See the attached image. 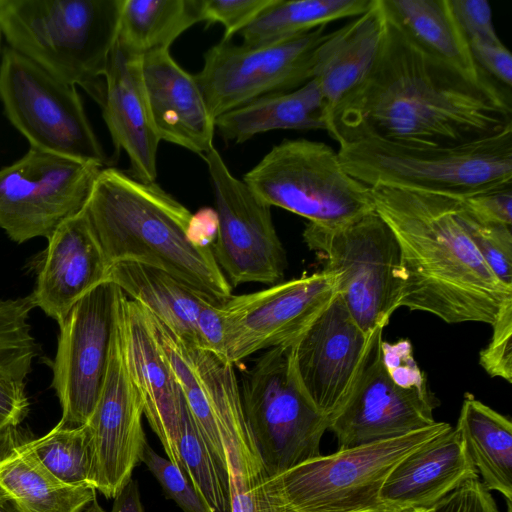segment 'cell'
<instances>
[{
	"label": "cell",
	"mask_w": 512,
	"mask_h": 512,
	"mask_svg": "<svg viewBox=\"0 0 512 512\" xmlns=\"http://www.w3.org/2000/svg\"><path fill=\"white\" fill-rule=\"evenodd\" d=\"M202 158L215 199L217 229L210 246L216 263L231 287L276 284L287 261L271 207L231 173L214 146Z\"/></svg>",
	"instance_id": "4fadbf2b"
},
{
	"label": "cell",
	"mask_w": 512,
	"mask_h": 512,
	"mask_svg": "<svg viewBox=\"0 0 512 512\" xmlns=\"http://www.w3.org/2000/svg\"><path fill=\"white\" fill-rule=\"evenodd\" d=\"M381 333L383 330L366 334L337 294L292 344L299 383L314 407L329 420L350 397Z\"/></svg>",
	"instance_id": "e0dca14e"
},
{
	"label": "cell",
	"mask_w": 512,
	"mask_h": 512,
	"mask_svg": "<svg viewBox=\"0 0 512 512\" xmlns=\"http://www.w3.org/2000/svg\"><path fill=\"white\" fill-rule=\"evenodd\" d=\"M458 199L460 222L476 249L496 278L512 287V227L480 220Z\"/></svg>",
	"instance_id": "d590c367"
},
{
	"label": "cell",
	"mask_w": 512,
	"mask_h": 512,
	"mask_svg": "<svg viewBox=\"0 0 512 512\" xmlns=\"http://www.w3.org/2000/svg\"><path fill=\"white\" fill-rule=\"evenodd\" d=\"M433 512H500L491 491L479 478L466 481L445 496Z\"/></svg>",
	"instance_id": "ee69618b"
},
{
	"label": "cell",
	"mask_w": 512,
	"mask_h": 512,
	"mask_svg": "<svg viewBox=\"0 0 512 512\" xmlns=\"http://www.w3.org/2000/svg\"><path fill=\"white\" fill-rule=\"evenodd\" d=\"M469 48L478 67L503 87H512V55L499 41L468 40Z\"/></svg>",
	"instance_id": "7bdbcfd3"
},
{
	"label": "cell",
	"mask_w": 512,
	"mask_h": 512,
	"mask_svg": "<svg viewBox=\"0 0 512 512\" xmlns=\"http://www.w3.org/2000/svg\"><path fill=\"white\" fill-rule=\"evenodd\" d=\"M102 169L30 147L0 169V228L17 243L48 239L84 210Z\"/></svg>",
	"instance_id": "7c38bea8"
},
{
	"label": "cell",
	"mask_w": 512,
	"mask_h": 512,
	"mask_svg": "<svg viewBox=\"0 0 512 512\" xmlns=\"http://www.w3.org/2000/svg\"><path fill=\"white\" fill-rule=\"evenodd\" d=\"M177 447L183 473L212 512H232L229 478L198 434L184 399Z\"/></svg>",
	"instance_id": "d6a6232c"
},
{
	"label": "cell",
	"mask_w": 512,
	"mask_h": 512,
	"mask_svg": "<svg viewBox=\"0 0 512 512\" xmlns=\"http://www.w3.org/2000/svg\"><path fill=\"white\" fill-rule=\"evenodd\" d=\"M379 334L369 360L350 397L329 420L339 449L397 438L436 421L438 403L427 387L397 384L383 364Z\"/></svg>",
	"instance_id": "ac0fdd59"
},
{
	"label": "cell",
	"mask_w": 512,
	"mask_h": 512,
	"mask_svg": "<svg viewBox=\"0 0 512 512\" xmlns=\"http://www.w3.org/2000/svg\"><path fill=\"white\" fill-rule=\"evenodd\" d=\"M141 76L159 140L203 157L214 146L216 128L195 75L162 50L142 56Z\"/></svg>",
	"instance_id": "7402d4cb"
},
{
	"label": "cell",
	"mask_w": 512,
	"mask_h": 512,
	"mask_svg": "<svg viewBox=\"0 0 512 512\" xmlns=\"http://www.w3.org/2000/svg\"><path fill=\"white\" fill-rule=\"evenodd\" d=\"M0 512H24L17 502L0 488Z\"/></svg>",
	"instance_id": "7dc6e473"
},
{
	"label": "cell",
	"mask_w": 512,
	"mask_h": 512,
	"mask_svg": "<svg viewBox=\"0 0 512 512\" xmlns=\"http://www.w3.org/2000/svg\"><path fill=\"white\" fill-rule=\"evenodd\" d=\"M383 364L390 377L404 387H427L425 375L418 367L408 340L396 343L380 341Z\"/></svg>",
	"instance_id": "60d3db41"
},
{
	"label": "cell",
	"mask_w": 512,
	"mask_h": 512,
	"mask_svg": "<svg viewBox=\"0 0 512 512\" xmlns=\"http://www.w3.org/2000/svg\"><path fill=\"white\" fill-rule=\"evenodd\" d=\"M274 0H202V22L220 23L224 28L222 40H231L240 33Z\"/></svg>",
	"instance_id": "f35d334b"
},
{
	"label": "cell",
	"mask_w": 512,
	"mask_h": 512,
	"mask_svg": "<svg viewBox=\"0 0 512 512\" xmlns=\"http://www.w3.org/2000/svg\"><path fill=\"white\" fill-rule=\"evenodd\" d=\"M0 101L31 148L102 168L108 165L76 86L9 47L1 57Z\"/></svg>",
	"instance_id": "30bf717a"
},
{
	"label": "cell",
	"mask_w": 512,
	"mask_h": 512,
	"mask_svg": "<svg viewBox=\"0 0 512 512\" xmlns=\"http://www.w3.org/2000/svg\"><path fill=\"white\" fill-rule=\"evenodd\" d=\"M433 508H429V509H424V508L409 509V510H405V511H402V512H433Z\"/></svg>",
	"instance_id": "681fc988"
},
{
	"label": "cell",
	"mask_w": 512,
	"mask_h": 512,
	"mask_svg": "<svg viewBox=\"0 0 512 512\" xmlns=\"http://www.w3.org/2000/svg\"><path fill=\"white\" fill-rule=\"evenodd\" d=\"M382 2L400 27L429 53L481 84L500 85L486 75L474 61L449 0Z\"/></svg>",
	"instance_id": "83f0119b"
},
{
	"label": "cell",
	"mask_w": 512,
	"mask_h": 512,
	"mask_svg": "<svg viewBox=\"0 0 512 512\" xmlns=\"http://www.w3.org/2000/svg\"><path fill=\"white\" fill-rule=\"evenodd\" d=\"M107 280L185 342L226 361L222 303L159 269L139 263L113 264Z\"/></svg>",
	"instance_id": "d6986e66"
},
{
	"label": "cell",
	"mask_w": 512,
	"mask_h": 512,
	"mask_svg": "<svg viewBox=\"0 0 512 512\" xmlns=\"http://www.w3.org/2000/svg\"><path fill=\"white\" fill-rule=\"evenodd\" d=\"M243 182L270 207L323 227L347 224L374 210L370 188L341 165L329 145L285 139L244 176Z\"/></svg>",
	"instance_id": "52a82bcc"
},
{
	"label": "cell",
	"mask_w": 512,
	"mask_h": 512,
	"mask_svg": "<svg viewBox=\"0 0 512 512\" xmlns=\"http://www.w3.org/2000/svg\"><path fill=\"white\" fill-rule=\"evenodd\" d=\"M101 393L86 422L91 447L90 484L114 499L132 479L148 443L142 425L143 404L131 379L124 351L121 303Z\"/></svg>",
	"instance_id": "2e32d148"
},
{
	"label": "cell",
	"mask_w": 512,
	"mask_h": 512,
	"mask_svg": "<svg viewBox=\"0 0 512 512\" xmlns=\"http://www.w3.org/2000/svg\"><path fill=\"white\" fill-rule=\"evenodd\" d=\"M141 462L157 479L166 498L173 500L183 512H212L183 471L156 453L148 443L143 449Z\"/></svg>",
	"instance_id": "8d00e7d4"
},
{
	"label": "cell",
	"mask_w": 512,
	"mask_h": 512,
	"mask_svg": "<svg viewBox=\"0 0 512 512\" xmlns=\"http://www.w3.org/2000/svg\"><path fill=\"white\" fill-rule=\"evenodd\" d=\"M384 11L371 71L326 121L339 145L364 139L460 145L512 128L510 89L481 84L443 62Z\"/></svg>",
	"instance_id": "6da1fadb"
},
{
	"label": "cell",
	"mask_w": 512,
	"mask_h": 512,
	"mask_svg": "<svg viewBox=\"0 0 512 512\" xmlns=\"http://www.w3.org/2000/svg\"><path fill=\"white\" fill-rule=\"evenodd\" d=\"M37 459L56 478L68 485H91V447L86 425L59 423L40 438L27 441ZM92 486V485H91Z\"/></svg>",
	"instance_id": "836d02e7"
},
{
	"label": "cell",
	"mask_w": 512,
	"mask_h": 512,
	"mask_svg": "<svg viewBox=\"0 0 512 512\" xmlns=\"http://www.w3.org/2000/svg\"><path fill=\"white\" fill-rule=\"evenodd\" d=\"M110 512H145L138 481L131 479L114 498Z\"/></svg>",
	"instance_id": "bcb514c9"
},
{
	"label": "cell",
	"mask_w": 512,
	"mask_h": 512,
	"mask_svg": "<svg viewBox=\"0 0 512 512\" xmlns=\"http://www.w3.org/2000/svg\"><path fill=\"white\" fill-rule=\"evenodd\" d=\"M506 503H507V511L506 512H512V502L506 501Z\"/></svg>",
	"instance_id": "f907efd6"
},
{
	"label": "cell",
	"mask_w": 512,
	"mask_h": 512,
	"mask_svg": "<svg viewBox=\"0 0 512 512\" xmlns=\"http://www.w3.org/2000/svg\"><path fill=\"white\" fill-rule=\"evenodd\" d=\"M0 449V488L24 512H78L96 497L91 485H68L37 459L27 441L6 440Z\"/></svg>",
	"instance_id": "4316f807"
},
{
	"label": "cell",
	"mask_w": 512,
	"mask_h": 512,
	"mask_svg": "<svg viewBox=\"0 0 512 512\" xmlns=\"http://www.w3.org/2000/svg\"><path fill=\"white\" fill-rule=\"evenodd\" d=\"M490 342L480 352L479 363L490 377L512 381V299L500 307Z\"/></svg>",
	"instance_id": "74e56055"
},
{
	"label": "cell",
	"mask_w": 512,
	"mask_h": 512,
	"mask_svg": "<svg viewBox=\"0 0 512 512\" xmlns=\"http://www.w3.org/2000/svg\"><path fill=\"white\" fill-rule=\"evenodd\" d=\"M85 211L110 268L134 262L159 269L218 303L232 296L211 246L194 240L192 213L155 182L103 168Z\"/></svg>",
	"instance_id": "3957f363"
},
{
	"label": "cell",
	"mask_w": 512,
	"mask_h": 512,
	"mask_svg": "<svg viewBox=\"0 0 512 512\" xmlns=\"http://www.w3.org/2000/svg\"><path fill=\"white\" fill-rule=\"evenodd\" d=\"M374 210L400 252L399 307L448 324H492L512 287L491 272L458 216L457 196L407 188L370 187Z\"/></svg>",
	"instance_id": "7a4b0ae2"
},
{
	"label": "cell",
	"mask_w": 512,
	"mask_h": 512,
	"mask_svg": "<svg viewBox=\"0 0 512 512\" xmlns=\"http://www.w3.org/2000/svg\"><path fill=\"white\" fill-rule=\"evenodd\" d=\"M202 0H124L117 43L128 53L169 50L187 29L202 22Z\"/></svg>",
	"instance_id": "f546056e"
},
{
	"label": "cell",
	"mask_w": 512,
	"mask_h": 512,
	"mask_svg": "<svg viewBox=\"0 0 512 512\" xmlns=\"http://www.w3.org/2000/svg\"><path fill=\"white\" fill-rule=\"evenodd\" d=\"M141 58L116 41L105 73L103 119L117 151L124 150L130 175L153 183L160 140L152 124L141 76Z\"/></svg>",
	"instance_id": "603a6c76"
},
{
	"label": "cell",
	"mask_w": 512,
	"mask_h": 512,
	"mask_svg": "<svg viewBox=\"0 0 512 512\" xmlns=\"http://www.w3.org/2000/svg\"><path fill=\"white\" fill-rule=\"evenodd\" d=\"M374 0H274L239 34L244 45L262 46L288 40L332 21L355 18Z\"/></svg>",
	"instance_id": "4dcf8cb0"
},
{
	"label": "cell",
	"mask_w": 512,
	"mask_h": 512,
	"mask_svg": "<svg viewBox=\"0 0 512 512\" xmlns=\"http://www.w3.org/2000/svg\"><path fill=\"white\" fill-rule=\"evenodd\" d=\"M215 128L224 140L237 144L272 130H325L323 98L312 79L292 91L260 97L219 116Z\"/></svg>",
	"instance_id": "484cf974"
},
{
	"label": "cell",
	"mask_w": 512,
	"mask_h": 512,
	"mask_svg": "<svg viewBox=\"0 0 512 512\" xmlns=\"http://www.w3.org/2000/svg\"><path fill=\"white\" fill-rule=\"evenodd\" d=\"M303 240L334 272L338 295L358 326L366 334L384 330L400 308V252L377 212L337 227L308 222Z\"/></svg>",
	"instance_id": "ba28073f"
},
{
	"label": "cell",
	"mask_w": 512,
	"mask_h": 512,
	"mask_svg": "<svg viewBox=\"0 0 512 512\" xmlns=\"http://www.w3.org/2000/svg\"><path fill=\"white\" fill-rule=\"evenodd\" d=\"M385 24L382 0L339 29L326 33L315 53L312 79L325 107V121L367 77L378 56Z\"/></svg>",
	"instance_id": "d4e9b609"
},
{
	"label": "cell",
	"mask_w": 512,
	"mask_h": 512,
	"mask_svg": "<svg viewBox=\"0 0 512 512\" xmlns=\"http://www.w3.org/2000/svg\"><path fill=\"white\" fill-rule=\"evenodd\" d=\"M326 26L262 46L221 40L204 54L195 75L212 118L260 97L292 91L313 76L315 53Z\"/></svg>",
	"instance_id": "8fae6325"
},
{
	"label": "cell",
	"mask_w": 512,
	"mask_h": 512,
	"mask_svg": "<svg viewBox=\"0 0 512 512\" xmlns=\"http://www.w3.org/2000/svg\"><path fill=\"white\" fill-rule=\"evenodd\" d=\"M337 294L334 272L323 269L232 295L220 306L226 361L235 366L260 350L292 345Z\"/></svg>",
	"instance_id": "5bb4252c"
},
{
	"label": "cell",
	"mask_w": 512,
	"mask_h": 512,
	"mask_svg": "<svg viewBox=\"0 0 512 512\" xmlns=\"http://www.w3.org/2000/svg\"><path fill=\"white\" fill-rule=\"evenodd\" d=\"M154 335L175 376L188 412L216 464L229 478L225 450L203 384L195 369L189 344L144 309Z\"/></svg>",
	"instance_id": "1f68e13d"
},
{
	"label": "cell",
	"mask_w": 512,
	"mask_h": 512,
	"mask_svg": "<svg viewBox=\"0 0 512 512\" xmlns=\"http://www.w3.org/2000/svg\"><path fill=\"white\" fill-rule=\"evenodd\" d=\"M108 271L84 208L48 238L32 293L35 307L60 325L83 296L107 280Z\"/></svg>",
	"instance_id": "44dd1931"
},
{
	"label": "cell",
	"mask_w": 512,
	"mask_h": 512,
	"mask_svg": "<svg viewBox=\"0 0 512 512\" xmlns=\"http://www.w3.org/2000/svg\"><path fill=\"white\" fill-rule=\"evenodd\" d=\"M121 319L126 363L141 398L144 416L168 459L181 469L177 447L183 408L180 388L144 308L125 294Z\"/></svg>",
	"instance_id": "ffe728a7"
},
{
	"label": "cell",
	"mask_w": 512,
	"mask_h": 512,
	"mask_svg": "<svg viewBox=\"0 0 512 512\" xmlns=\"http://www.w3.org/2000/svg\"><path fill=\"white\" fill-rule=\"evenodd\" d=\"M292 345L267 349L243 375V413L269 477L321 455L329 419L303 391Z\"/></svg>",
	"instance_id": "9c48e42d"
},
{
	"label": "cell",
	"mask_w": 512,
	"mask_h": 512,
	"mask_svg": "<svg viewBox=\"0 0 512 512\" xmlns=\"http://www.w3.org/2000/svg\"><path fill=\"white\" fill-rule=\"evenodd\" d=\"M459 198L480 220L512 227V185L487 189Z\"/></svg>",
	"instance_id": "ab89813d"
},
{
	"label": "cell",
	"mask_w": 512,
	"mask_h": 512,
	"mask_svg": "<svg viewBox=\"0 0 512 512\" xmlns=\"http://www.w3.org/2000/svg\"><path fill=\"white\" fill-rule=\"evenodd\" d=\"M452 12L467 41H499L489 2L486 0H449Z\"/></svg>",
	"instance_id": "b9f144b4"
},
{
	"label": "cell",
	"mask_w": 512,
	"mask_h": 512,
	"mask_svg": "<svg viewBox=\"0 0 512 512\" xmlns=\"http://www.w3.org/2000/svg\"><path fill=\"white\" fill-rule=\"evenodd\" d=\"M28 408L25 380L0 371V435L17 427Z\"/></svg>",
	"instance_id": "f6af8a7d"
},
{
	"label": "cell",
	"mask_w": 512,
	"mask_h": 512,
	"mask_svg": "<svg viewBox=\"0 0 512 512\" xmlns=\"http://www.w3.org/2000/svg\"><path fill=\"white\" fill-rule=\"evenodd\" d=\"M35 307L32 294L0 300V371L25 380L31 371L37 345L28 323Z\"/></svg>",
	"instance_id": "e575fe53"
},
{
	"label": "cell",
	"mask_w": 512,
	"mask_h": 512,
	"mask_svg": "<svg viewBox=\"0 0 512 512\" xmlns=\"http://www.w3.org/2000/svg\"><path fill=\"white\" fill-rule=\"evenodd\" d=\"M1 37H2V35H1V32H0V42H1Z\"/></svg>",
	"instance_id": "816d5d0a"
},
{
	"label": "cell",
	"mask_w": 512,
	"mask_h": 512,
	"mask_svg": "<svg viewBox=\"0 0 512 512\" xmlns=\"http://www.w3.org/2000/svg\"><path fill=\"white\" fill-rule=\"evenodd\" d=\"M451 428L436 421L397 438L320 455L269 477L274 512H388L379 499L388 474L408 454Z\"/></svg>",
	"instance_id": "8992f818"
},
{
	"label": "cell",
	"mask_w": 512,
	"mask_h": 512,
	"mask_svg": "<svg viewBox=\"0 0 512 512\" xmlns=\"http://www.w3.org/2000/svg\"><path fill=\"white\" fill-rule=\"evenodd\" d=\"M342 167L377 185L465 196L512 185V128L460 145H408L364 139L339 145Z\"/></svg>",
	"instance_id": "5b68a950"
},
{
	"label": "cell",
	"mask_w": 512,
	"mask_h": 512,
	"mask_svg": "<svg viewBox=\"0 0 512 512\" xmlns=\"http://www.w3.org/2000/svg\"><path fill=\"white\" fill-rule=\"evenodd\" d=\"M124 0H0L8 47L100 106Z\"/></svg>",
	"instance_id": "277c9868"
},
{
	"label": "cell",
	"mask_w": 512,
	"mask_h": 512,
	"mask_svg": "<svg viewBox=\"0 0 512 512\" xmlns=\"http://www.w3.org/2000/svg\"><path fill=\"white\" fill-rule=\"evenodd\" d=\"M78 512H106L98 503L97 497L85 504Z\"/></svg>",
	"instance_id": "c3c4849f"
},
{
	"label": "cell",
	"mask_w": 512,
	"mask_h": 512,
	"mask_svg": "<svg viewBox=\"0 0 512 512\" xmlns=\"http://www.w3.org/2000/svg\"><path fill=\"white\" fill-rule=\"evenodd\" d=\"M454 429L484 486L512 502L511 420L467 393Z\"/></svg>",
	"instance_id": "f1b7e54d"
},
{
	"label": "cell",
	"mask_w": 512,
	"mask_h": 512,
	"mask_svg": "<svg viewBox=\"0 0 512 512\" xmlns=\"http://www.w3.org/2000/svg\"><path fill=\"white\" fill-rule=\"evenodd\" d=\"M479 478L452 427L408 454L388 474L379 499L388 512L429 509L466 481Z\"/></svg>",
	"instance_id": "cb8c5ba5"
},
{
	"label": "cell",
	"mask_w": 512,
	"mask_h": 512,
	"mask_svg": "<svg viewBox=\"0 0 512 512\" xmlns=\"http://www.w3.org/2000/svg\"><path fill=\"white\" fill-rule=\"evenodd\" d=\"M122 291L106 280L70 310L59 325L52 386L62 409L60 425L86 424L102 390Z\"/></svg>",
	"instance_id": "9a60e30c"
}]
</instances>
